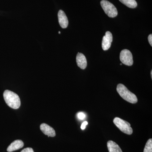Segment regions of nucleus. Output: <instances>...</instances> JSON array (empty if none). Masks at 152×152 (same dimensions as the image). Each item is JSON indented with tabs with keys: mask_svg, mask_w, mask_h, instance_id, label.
Masks as SVG:
<instances>
[{
	"mask_svg": "<svg viewBox=\"0 0 152 152\" xmlns=\"http://www.w3.org/2000/svg\"><path fill=\"white\" fill-rule=\"evenodd\" d=\"M77 117L79 119L83 120L86 118V115L84 113L80 112V113H79L77 114Z\"/></svg>",
	"mask_w": 152,
	"mask_h": 152,
	"instance_id": "obj_14",
	"label": "nucleus"
},
{
	"mask_svg": "<svg viewBox=\"0 0 152 152\" xmlns=\"http://www.w3.org/2000/svg\"><path fill=\"white\" fill-rule=\"evenodd\" d=\"M119 1L130 8H135L137 6L135 0H119Z\"/></svg>",
	"mask_w": 152,
	"mask_h": 152,
	"instance_id": "obj_12",
	"label": "nucleus"
},
{
	"mask_svg": "<svg viewBox=\"0 0 152 152\" xmlns=\"http://www.w3.org/2000/svg\"><path fill=\"white\" fill-rule=\"evenodd\" d=\"M107 145L109 152H123L119 146L113 141H109Z\"/></svg>",
	"mask_w": 152,
	"mask_h": 152,
	"instance_id": "obj_11",
	"label": "nucleus"
},
{
	"mask_svg": "<svg viewBox=\"0 0 152 152\" xmlns=\"http://www.w3.org/2000/svg\"><path fill=\"white\" fill-rule=\"evenodd\" d=\"M24 146L23 142L21 140H16L12 142L7 149L8 152H12L20 149Z\"/></svg>",
	"mask_w": 152,
	"mask_h": 152,
	"instance_id": "obj_10",
	"label": "nucleus"
},
{
	"mask_svg": "<svg viewBox=\"0 0 152 152\" xmlns=\"http://www.w3.org/2000/svg\"><path fill=\"white\" fill-rule=\"evenodd\" d=\"M76 62L79 67L82 69H85L86 68L87 62L86 57L81 53H78L76 57Z\"/></svg>",
	"mask_w": 152,
	"mask_h": 152,
	"instance_id": "obj_9",
	"label": "nucleus"
},
{
	"mask_svg": "<svg viewBox=\"0 0 152 152\" xmlns=\"http://www.w3.org/2000/svg\"><path fill=\"white\" fill-rule=\"evenodd\" d=\"M58 18L61 27L63 28H66L67 27L69 24L67 17L64 12L62 10H60L58 13Z\"/></svg>",
	"mask_w": 152,
	"mask_h": 152,
	"instance_id": "obj_7",
	"label": "nucleus"
},
{
	"mask_svg": "<svg viewBox=\"0 0 152 152\" xmlns=\"http://www.w3.org/2000/svg\"><path fill=\"white\" fill-rule=\"evenodd\" d=\"M4 98L6 103L11 108L18 109L20 106V97L12 91L6 90L4 93Z\"/></svg>",
	"mask_w": 152,
	"mask_h": 152,
	"instance_id": "obj_1",
	"label": "nucleus"
},
{
	"mask_svg": "<svg viewBox=\"0 0 152 152\" xmlns=\"http://www.w3.org/2000/svg\"><path fill=\"white\" fill-rule=\"evenodd\" d=\"M113 123L123 133L128 135H131L132 134V129L131 127L130 124L127 121L116 117L114 118Z\"/></svg>",
	"mask_w": 152,
	"mask_h": 152,
	"instance_id": "obj_3",
	"label": "nucleus"
},
{
	"mask_svg": "<svg viewBox=\"0 0 152 152\" xmlns=\"http://www.w3.org/2000/svg\"><path fill=\"white\" fill-rule=\"evenodd\" d=\"M58 33H59V34H61V32L59 31Z\"/></svg>",
	"mask_w": 152,
	"mask_h": 152,
	"instance_id": "obj_19",
	"label": "nucleus"
},
{
	"mask_svg": "<svg viewBox=\"0 0 152 152\" xmlns=\"http://www.w3.org/2000/svg\"><path fill=\"white\" fill-rule=\"evenodd\" d=\"M21 152H34V151L31 148H28L24 149Z\"/></svg>",
	"mask_w": 152,
	"mask_h": 152,
	"instance_id": "obj_15",
	"label": "nucleus"
},
{
	"mask_svg": "<svg viewBox=\"0 0 152 152\" xmlns=\"http://www.w3.org/2000/svg\"><path fill=\"white\" fill-rule=\"evenodd\" d=\"M113 35L110 32H106L105 35L103 37L102 48L104 50H107L110 48L113 42Z\"/></svg>",
	"mask_w": 152,
	"mask_h": 152,
	"instance_id": "obj_6",
	"label": "nucleus"
},
{
	"mask_svg": "<svg viewBox=\"0 0 152 152\" xmlns=\"http://www.w3.org/2000/svg\"><path fill=\"white\" fill-rule=\"evenodd\" d=\"M143 152H152V139H150L147 141Z\"/></svg>",
	"mask_w": 152,
	"mask_h": 152,
	"instance_id": "obj_13",
	"label": "nucleus"
},
{
	"mask_svg": "<svg viewBox=\"0 0 152 152\" xmlns=\"http://www.w3.org/2000/svg\"><path fill=\"white\" fill-rule=\"evenodd\" d=\"M120 59L121 62L126 65L132 66L134 62L132 53L127 49H124L121 51Z\"/></svg>",
	"mask_w": 152,
	"mask_h": 152,
	"instance_id": "obj_5",
	"label": "nucleus"
},
{
	"mask_svg": "<svg viewBox=\"0 0 152 152\" xmlns=\"http://www.w3.org/2000/svg\"><path fill=\"white\" fill-rule=\"evenodd\" d=\"M148 40L149 42L151 45V46H152V34H151L148 37Z\"/></svg>",
	"mask_w": 152,
	"mask_h": 152,
	"instance_id": "obj_17",
	"label": "nucleus"
},
{
	"mask_svg": "<svg viewBox=\"0 0 152 152\" xmlns=\"http://www.w3.org/2000/svg\"><path fill=\"white\" fill-rule=\"evenodd\" d=\"M40 129L45 134L48 135V137H54L56 135L55 130L47 124H42L40 125Z\"/></svg>",
	"mask_w": 152,
	"mask_h": 152,
	"instance_id": "obj_8",
	"label": "nucleus"
},
{
	"mask_svg": "<svg viewBox=\"0 0 152 152\" xmlns=\"http://www.w3.org/2000/svg\"><path fill=\"white\" fill-rule=\"evenodd\" d=\"M116 89L120 96L125 100L132 104L137 102L138 99L136 95L129 91L124 85L119 84L117 86Z\"/></svg>",
	"mask_w": 152,
	"mask_h": 152,
	"instance_id": "obj_2",
	"label": "nucleus"
},
{
	"mask_svg": "<svg viewBox=\"0 0 152 152\" xmlns=\"http://www.w3.org/2000/svg\"><path fill=\"white\" fill-rule=\"evenodd\" d=\"M101 5L106 15L110 18H115L118 15L116 8L111 3L106 0H102L101 1Z\"/></svg>",
	"mask_w": 152,
	"mask_h": 152,
	"instance_id": "obj_4",
	"label": "nucleus"
},
{
	"mask_svg": "<svg viewBox=\"0 0 152 152\" xmlns=\"http://www.w3.org/2000/svg\"><path fill=\"white\" fill-rule=\"evenodd\" d=\"M151 77L152 79V71H151Z\"/></svg>",
	"mask_w": 152,
	"mask_h": 152,
	"instance_id": "obj_18",
	"label": "nucleus"
},
{
	"mask_svg": "<svg viewBox=\"0 0 152 152\" xmlns=\"http://www.w3.org/2000/svg\"><path fill=\"white\" fill-rule=\"evenodd\" d=\"M88 123L87 121H84L83 124H82L81 126V129L82 130H84L86 129V126L88 125Z\"/></svg>",
	"mask_w": 152,
	"mask_h": 152,
	"instance_id": "obj_16",
	"label": "nucleus"
}]
</instances>
